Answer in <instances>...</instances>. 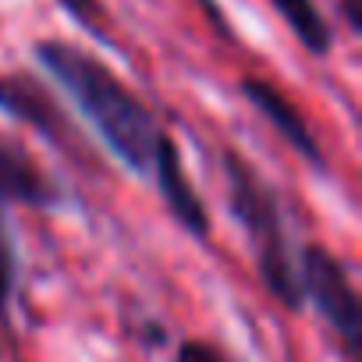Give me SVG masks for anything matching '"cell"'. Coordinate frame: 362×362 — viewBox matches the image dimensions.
Wrapping results in <instances>:
<instances>
[{"mask_svg": "<svg viewBox=\"0 0 362 362\" xmlns=\"http://www.w3.org/2000/svg\"><path fill=\"white\" fill-rule=\"evenodd\" d=\"M33 61L50 78L78 117L93 128L96 142L132 174L149 177L153 149L167 132L156 110L93 50L71 40L43 36L33 43Z\"/></svg>", "mask_w": 362, "mask_h": 362, "instance_id": "6da1fadb", "label": "cell"}, {"mask_svg": "<svg viewBox=\"0 0 362 362\" xmlns=\"http://www.w3.org/2000/svg\"><path fill=\"white\" fill-rule=\"evenodd\" d=\"M224 167V196H228V214L242 228L252 263L259 274L263 291L284 309V313H302V288H298V245L291 242L288 231V214L277 185L256 170L238 149L221 153Z\"/></svg>", "mask_w": 362, "mask_h": 362, "instance_id": "7a4b0ae2", "label": "cell"}, {"mask_svg": "<svg viewBox=\"0 0 362 362\" xmlns=\"http://www.w3.org/2000/svg\"><path fill=\"white\" fill-rule=\"evenodd\" d=\"M298 288L302 305L330 330L341 362H362V295L348 263L323 242H305L298 245Z\"/></svg>", "mask_w": 362, "mask_h": 362, "instance_id": "3957f363", "label": "cell"}, {"mask_svg": "<svg viewBox=\"0 0 362 362\" xmlns=\"http://www.w3.org/2000/svg\"><path fill=\"white\" fill-rule=\"evenodd\" d=\"M0 114L15 117L18 124H25L29 132L47 139L68 160H75V163L82 160V167L96 163L89 139L82 135V128L75 124V117L68 114L61 96L50 89V82L40 78L36 71H25V68L0 71Z\"/></svg>", "mask_w": 362, "mask_h": 362, "instance_id": "277c9868", "label": "cell"}, {"mask_svg": "<svg viewBox=\"0 0 362 362\" xmlns=\"http://www.w3.org/2000/svg\"><path fill=\"white\" fill-rule=\"evenodd\" d=\"M149 177H153L156 196H160V203L167 206L170 221L185 231L189 238L210 245V238H214L210 206H206V199L199 196V189L192 185V177H189V170H185V160H181V149H177V142H174L170 132H163L160 142H156V149H153Z\"/></svg>", "mask_w": 362, "mask_h": 362, "instance_id": "5b68a950", "label": "cell"}, {"mask_svg": "<svg viewBox=\"0 0 362 362\" xmlns=\"http://www.w3.org/2000/svg\"><path fill=\"white\" fill-rule=\"evenodd\" d=\"M238 96L270 124V132L298 156L305 160V167H313L316 174H327V153L313 132V124L305 121V114L298 110V103L270 78L263 75H242L238 78Z\"/></svg>", "mask_w": 362, "mask_h": 362, "instance_id": "8992f818", "label": "cell"}, {"mask_svg": "<svg viewBox=\"0 0 362 362\" xmlns=\"http://www.w3.org/2000/svg\"><path fill=\"white\" fill-rule=\"evenodd\" d=\"M71 196L64 189V181L50 174L33 149L0 132V206H25V210H61L68 206Z\"/></svg>", "mask_w": 362, "mask_h": 362, "instance_id": "52a82bcc", "label": "cell"}, {"mask_svg": "<svg viewBox=\"0 0 362 362\" xmlns=\"http://www.w3.org/2000/svg\"><path fill=\"white\" fill-rule=\"evenodd\" d=\"M267 4L288 25V33L295 36V43L309 57H316V61L330 57L337 36H334V25H330V18L323 15V8L316 4V0H267Z\"/></svg>", "mask_w": 362, "mask_h": 362, "instance_id": "ba28073f", "label": "cell"}, {"mask_svg": "<svg viewBox=\"0 0 362 362\" xmlns=\"http://www.w3.org/2000/svg\"><path fill=\"white\" fill-rule=\"evenodd\" d=\"M15 288H18V252L8 231V210L0 206V327H11Z\"/></svg>", "mask_w": 362, "mask_h": 362, "instance_id": "9c48e42d", "label": "cell"}, {"mask_svg": "<svg viewBox=\"0 0 362 362\" xmlns=\"http://www.w3.org/2000/svg\"><path fill=\"white\" fill-rule=\"evenodd\" d=\"M57 8H61L86 36H93L96 43L114 47V36H110V11H107L103 0H57Z\"/></svg>", "mask_w": 362, "mask_h": 362, "instance_id": "30bf717a", "label": "cell"}, {"mask_svg": "<svg viewBox=\"0 0 362 362\" xmlns=\"http://www.w3.org/2000/svg\"><path fill=\"white\" fill-rule=\"evenodd\" d=\"M170 362H231V358L224 355L221 344H214L206 337H181Z\"/></svg>", "mask_w": 362, "mask_h": 362, "instance_id": "8fae6325", "label": "cell"}, {"mask_svg": "<svg viewBox=\"0 0 362 362\" xmlns=\"http://www.w3.org/2000/svg\"><path fill=\"white\" fill-rule=\"evenodd\" d=\"M337 15L351 36L362 33V0H337Z\"/></svg>", "mask_w": 362, "mask_h": 362, "instance_id": "7c38bea8", "label": "cell"}, {"mask_svg": "<svg viewBox=\"0 0 362 362\" xmlns=\"http://www.w3.org/2000/svg\"><path fill=\"white\" fill-rule=\"evenodd\" d=\"M135 337H139L146 348H163V344H167V330H163V323H156V320L135 327Z\"/></svg>", "mask_w": 362, "mask_h": 362, "instance_id": "4fadbf2b", "label": "cell"}]
</instances>
